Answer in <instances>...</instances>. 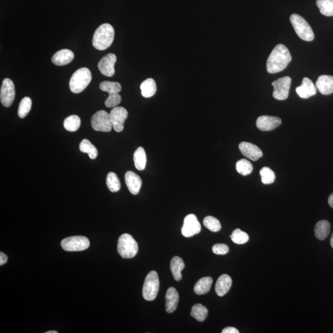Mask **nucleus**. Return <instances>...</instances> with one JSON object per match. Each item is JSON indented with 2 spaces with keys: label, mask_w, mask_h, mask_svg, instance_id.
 <instances>
[{
  "label": "nucleus",
  "mask_w": 333,
  "mask_h": 333,
  "mask_svg": "<svg viewBox=\"0 0 333 333\" xmlns=\"http://www.w3.org/2000/svg\"><path fill=\"white\" fill-rule=\"evenodd\" d=\"M291 60V55L287 48L284 45H278L267 59V72L270 74L281 72L286 69Z\"/></svg>",
  "instance_id": "f257e3e1"
},
{
  "label": "nucleus",
  "mask_w": 333,
  "mask_h": 333,
  "mask_svg": "<svg viewBox=\"0 0 333 333\" xmlns=\"http://www.w3.org/2000/svg\"><path fill=\"white\" fill-rule=\"evenodd\" d=\"M114 39V29L110 24H103L96 30L93 45L96 49L103 51L110 47Z\"/></svg>",
  "instance_id": "f03ea898"
},
{
  "label": "nucleus",
  "mask_w": 333,
  "mask_h": 333,
  "mask_svg": "<svg viewBox=\"0 0 333 333\" xmlns=\"http://www.w3.org/2000/svg\"><path fill=\"white\" fill-rule=\"evenodd\" d=\"M92 77L88 68L82 67L74 73L70 78V90L72 93H80L83 92L92 81Z\"/></svg>",
  "instance_id": "7ed1b4c3"
},
{
  "label": "nucleus",
  "mask_w": 333,
  "mask_h": 333,
  "mask_svg": "<svg viewBox=\"0 0 333 333\" xmlns=\"http://www.w3.org/2000/svg\"><path fill=\"white\" fill-rule=\"evenodd\" d=\"M117 251L123 259L133 258L138 253V243L130 234H123L118 238Z\"/></svg>",
  "instance_id": "20e7f679"
},
{
  "label": "nucleus",
  "mask_w": 333,
  "mask_h": 333,
  "mask_svg": "<svg viewBox=\"0 0 333 333\" xmlns=\"http://www.w3.org/2000/svg\"><path fill=\"white\" fill-rule=\"evenodd\" d=\"M290 21L300 39L306 42H312L314 40L315 38L314 32L303 17L299 14H293L290 16Z\"/></svg>",
  "instance_id": "39448f33"
},
{
  "label": "nucleus",
  "mask_w": 333,
  "mask_h": 333,
  "mask_svg": "<svg viewBox=\"0 0 333 333\" xmlns=\"http://www.w3.org/2000/svg\"><path fill=\"white\" fill-rule=\"evenodd\" d=\"M160 279L156 271H151L148 274L144 282L143 296L148 301H152L158 296L160 290Z\"/></svg>",
  "instance_id": "423d86ee"
},
{
  "label": "nucleus",
  "mask_w": 333,
  "mask_h": 333,
  "mask_svg": "<svg viewBox=\"0 0 333 333\" xmlns=\"http://www.w3.org/2000/svg\"><path fill=\"white\" fill-rule=\"evenodd\" d=\"M91 123L93 130L98 132H110L113 128L110 113L103 110L98 111L92 116Z\"/></svg>",
  "instance_id": "0eeeda50"
},
{
  "label": "nucleus",
  "mask_w": 333,
  "mask_h": 333,
  "mask_svg": "<svg viewBox=\"0 0 333 333\" xmlns=\"http://www.w3.org/2000/svg\"><path fill=\"white\" fill-rule=\"evenodd\" d=\"M61 246L66 251H82L89 248L90 241L82 236L68 237L62 240Z\"/></svg>",
  "instance_id": "6e6552de"
},
{
  "label": "nucleus",
  "mask_w": 333,
  "mask_h": 333,
  "mask_svg": "<svg viewBox=\"0 0 333 333\" xmlns=\"http://www.w3.org/2000/svg\"><path fill=\"white\" fill-rule=\"evenodd\" d=\"M291 79L288 76L279 78L272 82L274 90L273 97L275 99L283 101L288 98L290 87H291Z\"/></svg>",
  "instance_id": "1a4fd4ad"
},
{
  "label": "nucleus",
  "mask_w": 333,
  "mask_h": 333,
  "mask_svg": "<svg viewBox=\"0 0 333 333\" xmlns=\"http://www.w3.org/2000/svg\"><path fill=\"white\" fill-rule=\"evenodd\" d=\"M15 95V87L14 83L9 79H4L2 81L1 91H0V100L4 107L8 108L11 107L13 103Z\"/></svg>",
  "instance_id": "9d476101"
},
{
  "label": "nucleus",
  "mask_w": 333,
  "mask_h": 333,
  "mask_svg": "<svg viewBox=\"0 0 333 333\" xmlns=\"http://www.w3.org/2000/svg\"><path fill=\"white\" fill-rule=\"evenodd\" d=\"M201 226L197 217L191 214L185 217L181 228V233L186 238H190L200 233Z\"/></svg>",
  "instance_id": "9b49d317"
},
{
  "label": "nucleus",
  "mask_w": 333,
  "mask_h": 333,
  "mask_svg": "<svg viewBox=\"0 0 333 333\" xmlns=\"http://www.w3.org/2000/svg\"><path fill=\"white\" fill-rule=\"evenodd\" d=\"M113 130L121 132L124 128V123L128 117L127 111L122 107L113 108L110 113Z\"/></svg>",
  "instance_id": "f8f14e48"
},
{
  "label": "nucleus",
  "mask_w": 333,
  "mask_h": 333,
  "mask_svg": "<svg viewBox=\"0 0 333 333\" xmlns=\"http://www.w3.org/2000/svg\"><path fill=\"white\" fill-rule=\"evenodd\" d=\"M117 61V57L114 54L106 55L98 63V67L103 75L107 77H112L115 74L114 65Z\"/></svg>",
  "instance_id": "ddd939ff"
},
{
  "label": "nucleus",
  "mask_w": 333,
  "mask_h": 333,
  "mask_svg": "<svg viewBox=\"0 0 333 333\" xmlns=\"http://www.w3.org/2000/svg\"><path fill=\"white\" fill-rule=\"evenodd\" d=\"M281 124V118L274 116H260L256 121L257 127L263 132H269L276 129Z\"/></svg>",
  "instance_id": "4468645a"
},
{
  "label": "nucleus",
  "mask_w": 333,
  "mask_h": 333,
  "mask_svg": "<svg viewBox=\"0 0 333 333\" xmlns=\"http://www.w3.org/2000/svg\"><path fill=\"white\" fill-rule=\"evenodd\" d=\"M239 149L245 157L251 161L259 160L263 156L261 149L251 143L241 142L239 145Z\"/></svg>",
  "instance_id": "2eb2a0df"
},
{
  "label": "nucleus",
  "mask_w": 333,
  "mask_h": 333,
  "mask_svg": "<svg viewBox=\"0 0 333 333\" xmlns=\"http://www.w3.org/2000/svg\"><path fill=\"white\" fill-rule=\"evenodd\" d=\"M317 88L311 80L305 77L302 80V85L297 87L296 92L299 97L303 99L313 97L317 94Z\"/></svg>",
  "instance_id": "dca6fc26"
},
{
  "label": "nucleus",
  "mask_w": 333,
  "mask_h": 333,
  "mask_svg": "<svg viewBox=\"0 0 333 333\" xmlns=\"http://www.w3.org/2000/svg\"><path fill=\"white\" fill-rule=\"evenodd\" d=\"M125 180L128 190L133 195H137L140 192L142 180L140 176L132 171H128L125 175Z\"/></svg>",
  "instance_id": "f3484780"
},
{
  "label": "nucleus",
  "mask_w": 333,
  "mask_h": 333,
  "mask_svg": "<svg viewBox=\"0 0 333 333\" xmlns=\"http://www.w3.org/2000/svg\"><path fill=\"white\" fill-rule=\"evenodd\" d=\"M315 86L322 95L332 94L333 93V76L327 75H321L317 79Z\"/></svg>",
  "instance_id": "a211bd4d"
},
{
  "label": "nucleus",
  "mask_w": 333,
  "mask_h": 333,
  "mask_svg": "<svg viewBox=\"0 0 333 333\" xmlns=\"http://www.w3.org/2000/svg\"><path fill=\"white\" fill-rule=\"evenodd\" d=\"M74 54L69 50L64 49L56 53L52 57V62L58 66L67 65L74 59Z\"/></svg>",
  "instance_id": "6ab92c4d"
},
{
  "label": "nucleus",
  "mask_w": 333,
  "mask_h": 333,
  "mask_svg": "<svg viewBox=\"0 0 333 333\" xmlns=\"http://www.w3.org/2000/svg\"><path fill=\"white\" fill-rule=\"evenodd\" d=\"M179 294L175 288L169 287L166 295V310L168 313H173L177 308Z\"/></svg>",
  "instance_id": "aec40b11"
},
{
  "label": "nucleus",
  "mask_w": 333,
  "mask_h": 333,
  "mask_svg": "<svg viewBox=\"0 0 333 333\" xmlns=\"http://www.w3.org/2000/svg\"><path fill=\"white\" fill-rule=\"evenodd\" d=\"M232 285V279L228 275H222L219 278L216 284V292L219 296H223L230 289Z\"/></svg>",
  "instance_id": "412c9836"
},
{
  "label": "nucleus",
  "mask_w": 333,
  "mask_h": 333,
  "mask_svg": "<svg viewBox=\"0 0 333 333\" xmlns=\"http://www.w3.org/2000/svg\"><path fill=\"white\" fill-rule=\"evenodd\" d=\"M185 267V263H184L183 259L180 258V257L175 256L171 260L170 270L173 278L176 281H179L182 279L181 272H182Z\"/></svg>",
  "instance_id": "4be33fe9"
},
{
  "label": "nucleus",
  "mask_w": 333,
  "mask_h": 333,
  "mask_svg": "<svg viewBox=\"0 0 333 333\" xmlns=\"http://www.w3.org/2000/svg\"><path fill=\"white\" fill-rule=\"evenodd\" d=\"M213 282V280L211 277L202 278L194 286V292L198 295H204L208 293L210 291Z\"/></svg>",
  "instance_id": "5701e85b"
},
{
  "label": "nucleus",
  "mask_w": 333,
  "mask_h": 333,
  "mask_svg": "<svg viewBox=\"0 0 333 333\" xmlns=\"http://www.w3.org/2000/svg\"><path fill=\"white\" fill-rule=\"evenodd\" d=\"M331 226L327 221H321L317 222L315 226V234L317 239L324 240L329 236Z\"/></svg>",
  "instance_id": "b1692460"
},
{
  "label": "nucleus",
  "mask_w": 333,
  "mask_h": 333,
  "mask_svg": "<svg viewBox=\"0 0 333 333\" xmlns=\"http://www.w3.org/2000/svg\"><path fill=\"white\" fill-rule=\"evenodd\" d=\"M141 95L144 98H151L156 94L157 87L155 80L148 79L143 82L140 85Z\"/></svg>",
  "instance_id": "393cba45"
},
{
  "label": "nucleus",
  "mask_w": 333,
  "mask_h": 333,
  "mask_svg": "<svg viewBox=\"0 0 333 333\" xmlns=\"http://www.w3.org/2000/svg\"><path fill=\"white\" fill-rule=\"evenodd\" d=\"M133 161L137 170L140 171L145 170L147 161L145 149L143 147L138 148L133 155Z\"/></svg>",
  "instance_id": "a878e982"
},
{
  "label": "nucleus",
  "mask_w": 333,
  "mask_h": 333,
  "mask_svg": "<svg viewBox=\"0 0 333 333\" xmlns=\"http://www.w3.org/2000/svg\"><path fill=\"white\" fill-rule=\"evenodd\" d=\"M80 151L87 153L91 160H95L97 158L98 152L97 148L87 139H84L80 144Z\"/></svg>",
  "instance_id": "bb28decb"
},
{
  "label": "nucleus",
  "mask_w": 333,
  "mask_h": 333,
  "mask_svg": "<svg viewBox=\"0 0 333 333\" xmlns=\"http://www.w3.org/2000/svg\"><path fill=\"white\" fill-rule=\"evenodd\" d=\"M191 315L198 322H204L208 317V310L202 304H196L191 309Z\"/></svg>",
  "instance_id": "cd10ccee"
},
{
  "label": "nucleus",
  "mask_w": 333,
  "mask_h": 333,
  "mask_svg": "<svg viewBox=\"0 0 333 333\" xmlns=\"http://www.w3.org/2000/svg\"><path fill=\"white\" fill-rule=\"evenodd\" d=\"M80 124H81V120L79 116L76 115H70L64 121V127L69 132H75L79 129Z\"/></svg>",
  "instance_id": "c85d7f7f"
},
{
  "label": "nucleus",
  "mask_w": 333,
  "mask_h": 333,
  "mask_svg": "<svg viewBox=\"0 0 333 333\" xmlns=\"http://www.w3.org/2000/svg\"><path fill=\"white\" fill-rule=\"evenodd\" d=\"M100 89L108 94L113 95L119 93L122 90V86L118 82L105 81L100 83Z\"/></svg>",
  "instance_id": "c756f323"
},
{
  "label": "nucleus",
  "mask_w": 333,
  "mask_h": 333,
  "mask_svg": "<svg viewBox=\"0 0 333 333\" xmlns=\"http://www.w3.org/2000/svg\"><path fill=\"white\" fill-rule=\"evenodd\" d=\"M317 6L325 16H333V2L330 0H317Z\"/></svg>",
  "instance_id": "7c9ffc66"
},
{
  "label": "nucleus",
  "mask_w": 333,
  "mask_h": 333,
  "mask_svg": "<svg viewBox=\"0 0 333 333\" xmlns=\"http://www.w3.org/2000/svg\"><path fill=\"white\" fill-rule=\"evenodd\" d=\"M107 184L111 192H118L120 190L121 185L119 178H118V176L115 173L110 172L108 174Z\"/></svg>",
  "instance_id": "2f4dec72"
},
{
  "label": "nucleus",
  "mask_w": 333,
  "mask_h": 333,
  "mask_svg": "<svg viewBox=\"0 0 333 333\" xmlns=\"http://www.w3.org/2000/svg\"><path fill=\"white\" fill-rule=\"evenodd\" d=\"M236 169L241 175L247 176L252 173L253 170V166L249 161L242 159L236 163Z\"/></svg>",
  "instance_id": "473e14b6"
},
{
  "label": "nucleus",
  "mask_w": 333,
  "mask_h": 333,
  "mask_svg": "<svg viewBox=\"0 0 333 333\" xmlns=\"http://www.w3.org/2000/svg\"><path fill=\"white\" fill-rule=\"evenodd\" d=\"M260 175L261 176L262 182L265 185H270L276 180V176L274 171L267 166H264L260 170Z\"/></svg>",
  "instance_id": "72a5a7b5"
},
{
  "label": "nucleus",
  "mask_w": 333,
  "mask_h": 333,
  "mask_svg": "<svg viewBox=\"0 0 333 333\" xmlns=\"http://www.w3.org/2000/svg\"><path fill=\"white\" fill-rule=\"evenodd\" d=\"M32 100L29 97H25L20 103L18 109V115L20 118H23L29 114L32 108Z\"/></svg>",
  "instance_id": "f704fd0d"
},
{
  "label": "nucleus",
  "mask_w": 333,
  "mask_h": 333,
  "mask_svg": "<svg viewBox=\"0 0 333 333\" xmlns=\"http://www.w3.org/2000/svg\"><path fill=\"white\" fill-rule=\"evenodd\" d=\"M230 238L233 243L237 244H245L249 239L248 234L239 228L234 229L230 236Z\"/></svg>",
  "instance_id": "c9c22d12"
},
{
  "label": "nucleus",
  "mask_w": 333,
  "mask_h": 333,
  "mask_svg": "<svg viewBox=\"0 0 333 333\" xmlns=\"http://www.w3.org/2000/svg\"><path fill=\"white\" fill-rule=\"evenodd\" d=\"M203 224L207 228L213 232H218L221 229V222L213 216H208L204 218Z\"/></svg>",
  "instance_id": "e433bc0d"
},
{
  "label": "nucleus",
  "mask_w": 333,
  "mask_h": 333,
  "mask_svg": "<svg viewBox=\"0 0 333 333\" xmlns=\"http://www.w3.org/2000/svg\"><path fill=\"white\" fill-rule=\"evenodd\" d=\"M121 101H122V97H121L119 93L110 95L107 100L105 101V105L108 108H115L120 104Z\"/></svg>",
  "instance_id": "4c0bfd02"
},
{
  "label": "nucleus",
  "mask_w": 333,
  "mask_h": 333,
  "mask_svg": "<svg viewBox=\"0 0 333 333\" xmlns=\"http://www.w3.org/2000/svg\"><path fill=\"white\" fill-rule=\"evenodd\" d=\"M213 251L217 255H225L229 252V248L226 244H217L213 247Z\"/></svg>",
  "instance_id": "58836bf2"
},
{
  "label": "nucleus",
  "mask_w": 333,
  "mask_h": 333,
  "mask_svg": "<svg viewBox=\"0 0 333 333\" xmlns=\"http://www.w3.org/2000/svg\"><path fill=\"white\" fill-rule=\"evenodd\" d=\"M222 333H239L238 330L234 327H227L223 330Z\"/></svg>",
  "instance_id": "ea45409f"
},
{
  "label": "nucleus",
  "mask_w": 333,
  "mask_h": 333,
  "mask_svg": "<svg viewBox=\"0 0 333 333\" xmlns=\"http://www.w3.org/2000/svg\"><path fill=\"white\" fill-rule=\"evenodd\" d=\"M7 261V257L6 254L0 252V266H3Z\"/></svg>",
  "instance_id": "a19ab883"
},
{
  "label": "nucleus",
  "mask_w": 333,
  "mask_h": 333,
  "mask_svg": "<svg viewBox=\"0 0 333 333\" xmlns=\"http://www.w3.org/2000/svg\"><path fill=\"white\" fill-rule=\"evenodd\" d=\"M329 205L333 208V193L330 196L329 198Z\"/></svg>",
  "instance_id": "79ce46f5"
},
{
  "label": "nucleus",
  "mask_w": 333,
  "mask_h": 333,
  "mask_svg": "<svg viewBox=\"0 0 333 333\" xmlns=\"http://www.w3.org/2000/svg\"><path fill=\"white\" fill-rule=\"evenodd\" d=\"M330 244H331V246L333 248V233L332 234L331 239H330Z\"/></svg>",
  "instance_id": "37998d69"
},
{
  "label": "nucleus",
  "mask_w": 333,
  "mask_h": 333,
  "mask_svg": "<svg viewBox=\"0 0 333 333\" xmlns=\"http://www.w3.org/2000/svg\"><path fill=\"white\" fill-rule=\"evenodd\" d=\"M58 332L56 331H50V332H47L45 333H57Z\"/></svg>",
  "instance_id": "c03bdc74"
},
{
  "label": "nucleus",
  "mask_w": 333,
  "mask_h": 333,
  "mask_svg": "<svg viewBox=\"0 0 333 333\" xmlns=\"http://www.w3.org/2000/svg\"><path fill=\"white\" fill-rule=\"evenodd\" d=\"M330 1H331L332 2H333V0H330Z\"/></svg>",
  "instance_id": "a18cd8bd"
}]
</instances>
